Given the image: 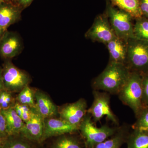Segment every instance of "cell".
I'll use <instances>...</instances> for the list:
<instances>
[{
	"mask_svg": "<svg viewBox=\"0 0 148 148\" xmlns=\"http://www.w3.org/2000/svg\"><path fill=\"white\" fill-rule=\"evenodd\" d=\"M106 45L110 54L109 62L126 65L127 42L116 36Z\"/></svg>",
	"mask_w": 148,
	"mask_h": 148,
	"instance_id": "5bb4252c",
	"label": "cell"
},
{
	"mask_svg": "<svg viewBox=\"0 0 148 148\" xmlns=\"http://www.w3.org/2000/svg\"><path fill=\"white\" fill-rule=\"evenodd\" d=\"M33 0H19V3L24 6H27L29 5Z\"/></svg>",
	"mask_w": 148,
	"mask_h": 148,
	"instance_id": "4dcf8cb0",
	"label": "cell"
},
{
	"mask_svg": "<svg viewBox=\"0 0 148 148\" xmlns=\"http://www.w3.org/2000/svg\"><path fill=\"white\" fill-rule=\"evenodd\" d=\"M127 142V148H148V131L133 129Z\"/></svg>",
	"mask_w": 148,
	"mask_h": 148,
	"instance_id": "ac0fdd59",
	"label": "cell"
},
{
	"mask_svg": "<svg viewBox=\"0 0 148 148\" xmlns=\"http://www.w3.org/2000/svg\"><path fill=\"white\" fill-rule=\"evenodd\" d=\"M5 118L9 136L19 135L25 123L13 108L1 111Z\"/></svg>",
	"mask_w": 148,
	"mask_h": 148,
	"instance_id": "2e32d148",
	"label": "cell"
},
{
	"mask_svg": "<svg viewBox=\"0 0 148 148\" xmlns=\"http://www.w3.org/2000/svg\"><path fill=\"white\" fill-rule=\"evenodd\" d=\"M2 75L5 90L19 92L29 86L31 78L26 72L16 67L10 60H6L3 64Z\"/></svg>",
	"mask_w": 148,
	"mask_h": 148,
	"instance_id": "8992f818",
	"label": "cell"
},
{
	"mask_svg": "<svg viewBox=\"0 0 148 148\" xmlns=\"http://www.w3.org/2000/svg\"><path fill=\"white\" fill-rule=\"evenodd\" d=\"M130 72L126 65L109 62L104 71L92 81V87L95 90L118 95Z\"/></svg>",
	"mask_w": 148,
	"mask_h": 148,
	"instance_id": "6da1fadb",
	"label": "cell"
},
{
	"mask_svg": "<svg viewBox=\"0 0 148 148\" xmlns=\"http://www.w3.org/2000/svg\"><path fill=\"white\" fill-rule=\"evenodd\" d=\"M126 66L130 71L148 73V41L131 38L127 41Z\"/></svg>",
	"mask_w": 148,
	"mask_h": 148,
	"instance_id": "277c9868",
	"label": "cell"
},
{
	"mask_svg": "<svg viewBox=\"0 0 148 148\" xmlns=\"http://www.w3.org/2000/svg\"><path fill=\"white\" fill-rule=\"evenodd\" d=\"M79 130L85 140L88 148H94L116 132L118 128L105 124L98 127L94 125L92 117L87 112L79 126Z\"/></svg>",
	"mask_w": 148,
	"mask_h": 148,
	"instance_id": "5b68a950",
	"label": "cell"
},
{
	"mask_svg": "<svg viewBox=\"0 0 148 148\" xmlns=\"http://www.w3.org/2000/svg\"><path fill=\"white\" fill-rule=\"evenodd\" d=\"M127 127H119L112 138L98 144L94 148H120L126 137Z\"/></svg>",
	"mask_w": 148,
	"mask_h": 148,
	"instance_id": "d6986e66",
	"label": "cell"
},
{
	"mask_svg": "<svg viewBox=\"0 0 148 148\" xmlns=\"http://www.w3.org/2000/svg\"><path fill=\"white\" fill-rule=\"evenodd\" d=\"M92 94L93 103L90 108L88 109L87 113L91 116L93 122L95 123L100 121L103 117L106 116L108 120L118 125V120L113 112L110 106V93L94 90Z\"/></svg>",
	"mask_w": 148,
	"mask_h": 148,
	"instance_id": "52a82bcc",
	"label": "cell"
},
{
	"mask_svg": "<svg viewBox=\"0 0 148 148\" xmlns=\"http://www.w3.org/2000/svg\"><path fill=\"white\" fill-rule=\"evenodd\" d=\"M16 136H9L3 148H32L26 140Z\"/></svg>",
	"mask_w": 148,
	"mask_h": 148,
	"instance_id": "484cf974",
	"label": "cell"
},
{
	"mask_svg": "<svg viewBox=\"0 0 148 148\" xmlns=\"http://www.w3.org/2000/svg\"><path fill=\"white\" fill-rule=\"evenodd\" d=\"M21 11L18 7L6 2L0 4V27L5 31L20 19Z\"/></svg>",
	"mask_w": 148,
	"mask_h": 148,
	"instance_id": "9a60e30c",
	"label": "cell"
},
{
	"mask_svg": "<svg viewBox=\"0 0 148 148\" xmlns=\"http://www.w3.org/2000/svg\"><path fill=\"white\" fill-rule=\"evenodd\" d=\"M112 29L118 38L128 41L135 38L132 16L126 12L114 6L107 1L106 12Z\"/></svg>",
	"mask_w": 148,
	"mask_h": 148,
	"instance_id": "3957f363",
	"label": "cell"
},
{
	"mask_svg": "<svg viewBox=\"0 0 148 148\" xmlns=\"http://www.w3.org/2000/svg\"><path fill=\"white\" fill-rule=\"evenodd\" d=\"M65 135L56 141L53 148H81L77 139L73 136Z\"/></svg>",
	"mask_w": 148,
	"mask_h": 148,
	"instance_id": "7402d4cb",
	"label": "cell"
},
{
	"mask_svg": "<svg viewBox=\"0 0 148 148\" xmlns=\"http://www.w3.org/2000/svg\"><path fill=\"white\" fill-rule=\"evenodd\" d=\"M13 108L25 123L31 119L35 109V108L20 104L16 102Z\"/></svg>",
	"mask_w": 148,
	"mask_h": 148,
	"instance_id": "d4e9b609",
	"label": "cell"
},
{
	"mask_svg": "<svg viewBox=\"0 0 148 148\" xmlns=\"http://www.w3.org/2000/svg\"><path fill=\"white\" fill-rule=\"evenodd\" d=\"M118 95L121 102L132 109L137 116L143 107L142 75L130 72L127 81Z\"/></svg>",
	"mask_w": 148,
	"mask_h": 148,
	"instance_id": "7a4b0ae2",
	"label": "cell"
},
{
	"mask_svg": "<svg viewBox=\"0 0 148 148\" xmlns=\"http://www.w3.org/2000/svg\"><path fill=\"white\" fill-rule=\"evenodd\" d=\"M5 89L4 86L3 82L2 75V68L0 67V91Z\"/></svg>",
	"mask_w": 148,
	"mask_h": 148,
	"instance_id": "f546056e",
	"label": "cell"
},
{
	"mask_svg": "<svg viewBox=\"0 0 148 148\" xmlns=\"http://www.w3.org/2000/svg\"><path fill=\"white\" fill-rule=\"evenodd\" d=\"M6 1V0H0V4L1 3L5 2Z\"/></svg>",
	"mask_w": 148,
	"mask_h": 148,
	"instance_id": "836d02e7",
	"label": "cell"
},
{
	"mask_svg": "<svg viewBox=\"0 0 148 148\" xmlns=\"http://www.w3.org/2000/svg\"><path fill=\"white\" fill-rule=\"evenodd\" d=\"M114 6L130 14L133 18L143 16L140 8V0H107Z\"/></svg>",
	"mask_w": 148,
	"mask_h": 148,
	"instance_id": "e0dca14e",
	"label": "cell"
},
{
	"mask_svg": "<svg viewBox=\"0 0 148 148\" xmlns=\"http://www.w3.org/2000/svg\"><path fill=\"white\" fill-rule=\"evenodd\" d=\"M78 130V126L70 124L61 118L46 119H45L44 131L42 142L51 137L71 134Z\"/></svg>",
	"mask_w": 148,
	"mask_h": 148,
	"instance_id": "7c38bea8",
	"label": "cell"
},
{
	"mask_svg": "<svg viewBox=\"0 0 148 148\" xmlns=\"http://www.w3.org/2000/svg\"><path fill=\"white\" fill-rule=\"evenodd\" d=\"M5 31L4 30H3L0 27V38H1V37L2 36L3 34L4 33H5Z\"/></svg>",
	"mask_w": 148,
	"mask_h": 148,
	"instance_id": "d6a6232c",
	"label": "cell"
},
{
	"mask_svg": "<svg viewBox=\"0 0 148 148\" xmlns=\"http://www.w3.org/2000/svg\"><path fill=\"white\" fill-rule=\"evenodd\" d=\"M87 105L84 98L66 104L58 109L60 118L70 124L79 126L87 112Z\"/></svg>",
	"mask_w": 148,
	"mask_h": 148,
	"instance_id": "9c48e42d",
	"label": "cell"
},
{
	"mask_svg": "<svg viewBox=\"0 0 148 148\" xmlns=\"http://www.w3.org/2000/svg\"><path fill=\"white\" fill-rule=\"evenodd\" d=\"M44 126V119L35 108L32 117L25 123L19 135L29 141L42 142Z\"/></svg>",
	"mask_w": 148,
	"mask_h": 148,
	"instance_id": "8fae6325",
	"label": "cell"
},
{
	"mask_svg": "<svg viewBox=\"0 0 148 148\" xmlns=\"http://www.w3.org/2000/svg\"><path fill=\"white\" fill-rule=\"evenodd\" d=\"M12 92L3 89L0 91V110H5L13 108L16 102V98Z\"/></svg>",
	"mask_w": 148,
	"mask_h": 148,
	"instance_id": "cb8c5ba5",
	"label": "cell"
},
{
	"mask_svg": "<svg viewBox=\"0 0 148 148\" xmlns=\"http://www.w3.org/2000/svg\"><path fill=\"white\" fill-rule=\"evenodd\" d=\"M143 84L142 103L143 107L148 106V73L142 75Z\"/></svg>",
	"mask_w": 148,
	"mask_h": 148,
	"instance_id": "4316f807",
	"label": "cell"
},
{
	"mask_svg": "<svg viewBox=\"0 0 148 148\" xmlns=\"http://www.w3.org/2000/svg\"><path fill=\"white\" fill-rule=\"evenodd\" d=\"M35 92L36 90L27 86L19 92L16 98V102L35 108Z\"/></svg>",
	"mask_w": 148,
	"mask_h": 148,
	"instance_id": "44dd1931",
	"label": "cell"
},
{
	"mask_svg": "<svg viewBox=\"0 0 148 148\" xmlns=\"http://www.w3.org/2000/svg\"><path fill=\"white\" fill-rule=\"evenodd\" d=\"M0 111H1V110H0Z\"/></svg>",
	"mask_w": 148,
	"mask_h": 148,
	"instance_id": "e575fe53",
	"label": "cell"
},
{
	"mask_svg": "<svg viewBox=\"0 0 148 148\" xmlns=\"http://www.w3.org/2000/svg\"><path fill=\"white\" fill-rule=\"evenodd\" d=\"M140 8L143 16L148 18V0H140Z\"/></svg>",
	"mask_w": 148,
	"mask_h": 148,
	"instance_id": "f1b7e54d",
	"label": "cell"
},
{
	"mask_svg": "<svg viewBox=\"0 0 148 148\" xmlns=\"http://www.w3.org/2000/svg\"><path fill=\"white\" fill-rule=\"evenodd\" d=\"M87 39L106 45L116 37L105 13L96 16L92 26L85 34Z\"/></svg>",
	"mask_w": 148,
	"mask_h": 148,
	"instance_id": "ba28073f",
	"label": "cell"
},
{
	"mask_svg": "<svg viewBox=\"0 0 148 148\" xmlns=\"http://www.w3.org/2000/svg\"><path fill=\"white\" fill-rule=\"evenodd\" d=\"M7 138H0V148H3Z\"/></svg>",
	"mask_w": 148,
	"mask_h": 148,
	"instance_id": "1f68e13d",
	"label": "cell"
},
{
	"mask_svg": "<svg viewBox=\"0 0 148 148\" xmlns=\"http://www.w3.org/2000/svg\"><path fill=\"white\" fill-rule=\"evenodd\" d=\"M137 120L133 125V129L148 131V106L143 107L136 116Z\"/></svg>",
	"mask_w": 148,
	"mask_h": 148,
	"instance_id": "603a6c76",
	"label": "cell"
},
{
	"mask_svg": "<svg viewBox=\"0 0 148 148\" xmlns=\"http://www.w3.org/2000/svg\"><path fill=\"white\" fill-rule=\"evenodd\" d=\"M136 19L133 25V32L135 38L148 41V18L141 16Z\"/></svg>",
	"mask_w": 148,
	"mask_h": 148,
	"instance_id": "ffe728a7",
	"label": "cell"
},
{
	"mask_svg": "<svg viewBox=\"0 0 148 148\" xmlns=\"http://www.w3.org/2000/svg\"><path fill=\"white\" fill-rule=\"evenodd\" d=\"M35 108L44 119L55 117L58 114V109L45 92L39 90L35 92Z\"/></svg>",
	"mask_w": 148,
	"mask_h": 148,
	"instance_id": "4fadbf2b",
	"label": "cell"
},
{
	"mask_svg": "<svg viewBox=\"0 0 148 148\" xmlns=\"http://www.w3.org/2000/svg\"><path fill=\"white\" fill-rule=\"evenodd\" d=\"M8 137L5 119L0 111V138H6Z\"/></svg>",
	"mask_w": 148,
	"mask_h": 148,
	"instance_id": "83f0119b",
	"label": "cell"
},
{
	"mask_svg": "<svg viewBox=\"0 0 148 148\" xmlns=\"http://www.w3.org/2000/svg\"><path fill=\"white\" fill-rule=\"evenodd\" d=\"M23 46L18 34L7 30L0 38V56L5 60H10L20 53Z\"/></svg>",
	"mask_w": 148,
	"mask_h": 148,
	"instance_id": "30bf717a",
	"label": "cell"
}]
</instances>
